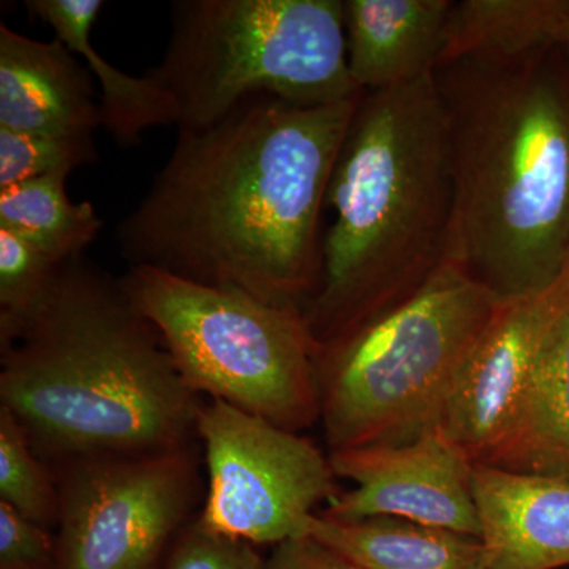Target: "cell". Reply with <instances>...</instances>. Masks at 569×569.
Listing matches in <instances>:
<instances>
[{"instance_id":"1","label":"cell","mask_w":569,"mask_h":569,"mask_svg":"<svg viewBox=\"0 0 569 569\" xmlns=\"http://www.w3.org/2000/svg\"><path fill=\"white\" fill-rule=\"evenodd\" d=\"M249 97L173 152L116 228L123 260L305 310L321 276L326 193L361 100Z\"/></svg>"},{"instance_id":"2","label":"cell","mask_w":569,"mask_h":569,"mask_svg":"<svg viewBox=\"0 0 569 569\" xmlns=\"http://www.w3.org/2000/svg\"><path fill=\"white\" fill-rule=\"evenodd\" d=\"M433 81L455 176L448 260L498 301L549 287L569 261V47L462 56Z\"/></svg>"},{"instance_id":"3","label":"cell","mask_w":569,"mask_h":569,"mask_svg":"<svg viewBox=\"0 0 569 569\" xmlns=\"http://www.w3.org/2000/svg\"><path fill=\"white\" fill-rule=\"evenodd\" d=\"M0 407L44 462L192 448L204 399L121 277L88 258L62 264L24 335L0 348Z\"/></svg>"},{"instance_id":"4","label":"cell","mask_w":569,"mask_h":569,"mask_svg":"<svg viewBox=\"0 0 569 569\" xmlns=\"http://www.w3.org/2000/svg\"><path fill=\"white\" fill-rule=\"evenodd\" d=\"M326 209L320 283L302 310L320 346L413 295L448 260L455 176L433 74L362 93Z\"/></svg>"},{"instance_id":"5","label":"cell","mask_w":569,"mask_h":569,"mask_svg":"<svg viewBox=\"0 0 569 569\" xmlns=\"http://www.w3.org/2000/svg\"><path fill=\"white\" fill-rule=\"evenodd\" d=\"M497 302L447 260L403 301L321 343L320 421L331 452L407 443L440 425Z\"/></svg>"},{"instance_id":"6","label":"cell","mask_w":569,"mask_h":569,"mask_svg":"<svg viewBox=\"0 0 569 569\" xmlns=\"http://www.w3.org/2000/svg\"><path fill=\"white\" fill-rule=\"evenodd\" d=\"M204 129L249 97L331 104L365 93L347 63L343 0H174L162 61L146 71Z\"/></svg>"},{"instance_id":"7","label":"cell","mask_w":569,"mask_h":569,"mask_svg":"<svg viewBox=\"0 0 569 569\" xmlns=\"http://www.w3.org/2000/svg\"><path fill=\"white\" fill-rule=\"evenodd\" d=\"M121 280L198 396L293 432L320 421V343L302 310L148 266L129 268Z\"/></svg>"},{"instance_id":"8","label":"cell","mask_w":569,"mask_h":569,"mask_svg":"<svg viewBox=\"0 0 569 569\" xmlns=\"http://www.w3.org/2000/svg\"><path fill=\"white\" fill-rule=\"evenodd\" d=\"M52 467L59 489L56 569H153L197 501L192 448Z\"/></svg>"},{"instance_id":"9","label":"cell","mask_w":569,"mask_h":569,"mask_svg":"<svg viewBox=\"0 0 569 569\" xmlns=\"http://www.w3.org/2000/svg\"><path fill=\"white\" fill-rule=\"evenodd\" d=\"M208 466L198 522L253 546L307 533L316 508L337 496L331 460L293 430L222 400H204L197 425Z\"/></svg>"},{"instance_id":"10","label":"cell","mask_w":569,"mask_h":569,"mask_svg":"<svg viewBox=\"0 0 569 569\" xmlns=\"http://www.w3.org/2000/svg\"><path fill=\"white\" fill-rule=\"evenodd\" d=\"M568 301L569 261L549 287L497 302L440 421L477 466H488L511 432L546 337Z\"/></svg>"},{"instance_id":"11","label":"cell","mask_w":569,"mask_h":569,"mask_svg":"<svg viewBox=\"0 0 569 569\" xmlns=\"http://www.w3.org/2000/svg\"><path fill=\"white\" fill-rule=\"evenodd\" d=\"M329 460L336 477L350 479L355 488L329 501L328 518L403 519L479 538L477 463L440 425L407 443L342 449Z\"/></svg>"},{"instance_id":"12","label":"cell","mask_w":569,"mask_h":569,"mask_svg":"<svg viewBox=\"0 0 569 569\" xmlns=\"http://www.w3.org/2000/svg\"><path fill=\"white\" fill-rule=\"evenodd\" d=\"M473 496L485 569L569 565V479L477 466Z\"/></svg>"},{"instance_id":"13","label":"cell","mask_w":569,"mask_h":569,"mask_svg":"<svg viewBox=\"0 0 569 569\" xmlns=\"http://www.w3.org/2000/svg\"><path fill=\"white\" fill-rule=\"evenodd\" d=\"M102 127L92 73L63 41L0 24V129L93 137Z\"/></svg>"},{"instance_id":"14","label":"cell","mask_w":569,"mask_h":569,"mask_svg":"<svg viewBox=\"0 0 569 569\" xmlns=\"http://www.w3.org/2000/svg\"><path fill=\"white\" fill-rule=\"evenodd\" d=\"M455 0H343L347 63L362 92L429 77L447 44Z\"/></svg>"},{"instance_id":"15","label":"cell","mask_w":569,"mask_h":569,"mask_svg":"<svg viewBox=\"0 0 569 569\" xmlns=\"http://www.w3.org/2000/svg\"><path fill=\"white\" fill-rule=\"evenodd\" d=\"M24 6L99 78L102 127L119 146L140 144L142 133L156 127H178V107L164 89L146 73H123L97 51L91 36L102 0H28Z\"/></svg>"},{"instance_id":"16","label":"cell","mask_w":569,"mask_h":569,"mask_svg":"<svg viewBox=\"0 0 569 569\" xmlns=\"http://www.w3.org/2000/svg\"><path fill=\"white\" fill-rule=\"evenodd\" d=\"M488 466L569 479V301L546 337L518 419Z\"/></svg>"},{"instance_id":"17","label":"cell","mask_w":569,"mask_h":569,"mask_svg":"<svg viewBox=\"0 0 569 569\" xmlns=\"http://www.w3.org/2000/svg\"><path fill=\"white\" fill-rule=\"evenodd\" d=\"M307 533L361 569H485L478 538L403 519L337 520L313 515Z\"/></svg>"},{"instance_id":"18","label":"cell","mask_w":569,"mask_h":569,"mask_svg":"<svg viewBox=\"0 0 569 569\" xmlns=\"http://www.w3.org/2000/svg\"><path fill=\"white\" fill-rule=\"evenodd\" d=\"M69 174H51L0 190V228L63 264L84 257L99 238L102 217L89 201L73 203L67 194Z\"/></svg>"},{"instance_id":"19","label":"cell","mask_w":569,"mask_h":569,"mask_svg":"<svg viewBox=\"0 0 569 569\" xmlns=\"http://www.w3.org/2000/svg\"><path fill=\"white\" fill-rule=\"evenodd\" d=\"M62 264L0 228V348L24 335L50 298Z\"/></svg>"},{"instance_id":"20","label":"cell","mask_w":569,"mask_h":569,"mask_svg":"<svg viewBox=\"0 0 569 569\" xmlns=\"http://www.w3.org/2000/svg\"><path fill=\"white\" fill-rule=\"evenodd\" d=\"M0 503L44 529L58 523L54 471L37 455L17 418L0 407Z\"/></svg>"},{"instance_id":"21","label":"cell","mask_w":569,"mask_h":569,"mask_svg":"<svg viewBox=\"0 0 569 569\" xmlns=\"http://www.w3.org/2000/svg\"><path fill=\"white\" fill-rule=\"evenodd\" d=\"M99 162L93 137L0 129V190Z\"/></svg>"},{"instance_id":"22","label":"cell","mask_w":569,"mask_h":569,"mask_svg":"<svg viewBox=\"0 0 569 569\" xmlns=\"http://www.w3.org/2000/svg\"><path fill=\"white\" fill-rule=\"evenodd\" d=\"M167 569H266L257 546L204 529L198 519L176 537Z\"/></svg>"},{"instance_id":"23","label":"cell","mask_w":569,"mask_h":569,"mask_svg":"<svg viewBox=\"0 0 569 569\" xmlns=\"http://www.w3.org/2000/svg\"><path fill=\"white\" fill-rule=\"evenodd\" d=\"M56 563L50 531L0 503V569H56Z\"/></svg>"},{"instance_id":"24","label":"cell","mask_w":569,"mask_h":569,"mask_svg":"<svg viewBox=\"0 0 569 569\" xmlns=\"http://www.w3.org/2000/svg\"><path fill=\"white\" fill-rule=\"evenodd\" d=\"M266 569H361L339 550L312 535L284 539L274 546Z\"/></svg>"},{"instance_id":"25","label":"cell","mask_w":569,"mask_h":569,"mask_svg":"<svg viewBox=\"0 0 569 569\" xmlns=\"http://www.w3.org/2000/svg\"><path fill=\"white\" fill-rule=\"evenodd\" d=\"M557 43L569 47V0H561L559 31Z\"/></svg>"}]
</instances>
